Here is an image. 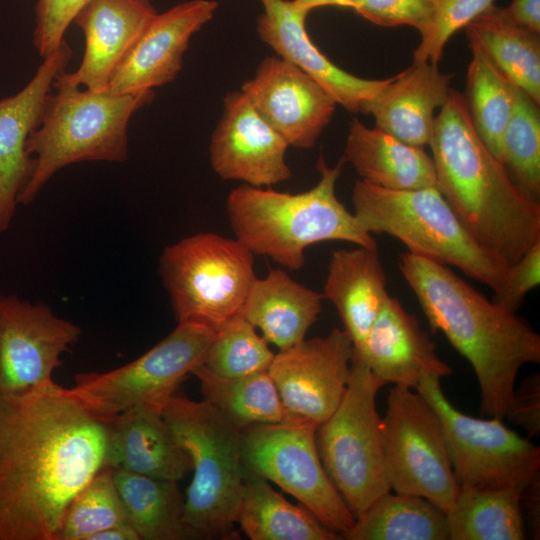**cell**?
<instances>
[{"instance_id":"obj_1","label":"cell","mask_w":540,"mask_h":540,"mask_svg":"<svg viewBox=\"0 0 540 540\" xmlns=\"http://www.w3.org/2000/svg\"><path fill=\"white\" fill-rule=\"evenodd\" d=\"M107 432L54 380L0 394V540H59L72 500L106 466Z\"/></svg>"},{"instance_id":"obj_2","label":"cell","mask_w":540,"mask_h":540,"mask_svg":"<svg viewBox=\"0 0 540 540\" xmlns=\"http://www.w3.org/2000/svg\"><path fill=\"white\" fill-rule=\"evenodd\" d=\"M399 269L431 328L472 366L481 415L506 418L518 372L526 364L540 362V336L446 265L407 251L400 255Z\"/></svg>"},{"instance_id":"obj_3","label":"cell","mask_w":540,"mask_h":540,"mask_svg":"<svg viewBox=\"0 0 540 540\" xmlns=\"http://www.w3.org/2000/svg\"><path fill=\"white\" fill-rule=\"evenodd\" d=\"M437 189L473 237L508 267L540 240V204L513 181L451 88L428 144Z\"/></svg>"},{"instance_id":"obj_4","label":"cell","mask_w":540,"mask_h":540,"mask_svg":"<svg viewBox=\"0 0 540 540\" xmlns=\"http://www.w3.org/2000/svg\"><path fill=\"white\" fill-rule=\"evenodd\" d=\"M329 167L317 162L320 178L301 193L279 192L247 184L233 189L226 200L230 226L253 255L265 256L289 270L305 264V250L323 241H346L377 248L367 232L339 201L336 183L344 163Z\"/></svg>"},{"instance_id":"obj_5","label":"cell","mask_w":540,"mask_h":540,"mask_svg":"<svg viewBox=\"0 0 540 540\" xmlns=\"http://www.w3.org/2000/svg\"><path fill=\"white\" fill-rule=\"evenodd\" d=\"M52 88L26 143L34 167L18 204L34 201L57 171L73 163L126 161L129 122L154 98L153 91L113 94L61 84Z\"/></svg>"},{"instance_id":"obj_6","label":"cell","mask_w":540,"mask_h":540,"mask_svg":"<svg viewBox=\"0 0 540 540\" xmlns=\"http://www.w3.org/2000/svg\"><path fill=\"white\" fill-rule=\"evenodd\" d=\"M354 216L370 234H388L408 252L458 268L498 291L508 266L483 248L437 187L392 190L359 179Z\"/></svg>"},{"instance_id":"obj_7","label":"cell","mask_w":540,"mask_h":540,"mask_svg":"<svg viewBox=\"0 0 540 540\" xmlns=\"http://www.w3.org/2000/svg\"><path fill=\"white\" fill-rule=\"evenodd\" d=\"M161 414L191 459L183 511L189 539L232 536L244 483L242 432L205 400L174 394Z\"/></svg>"},{"instance_id":"obj_8","label":"cell","mask_w":540,"mask_h":540,"mask_svg":"<svg viewBox=\"0 0 540 540\" xmlns=\"http://www.w3.org/2000/svg\"><path fill=\"white\" fill-rule=\"evenodd\" d=\"M384 385L354 351L346 391L316 430L323 467L355 519L390 491L376 407Z\"/></svg>"},{"instance_id":"obj_9","label":"cell","mask_w":540,"mask_h":540,"mask_svg":"<svg viewBox=\"0 0 540 540\" xmlns=\"http://www.w3.org/2000/svg\"><path fill=\"white\" fill-rule=\"evenodd\" d=\"M158 270L177 323L215 331L241 313L256 279L254 255L237 239L210 232L165 247Z\"/></svg>"},{"instance_id":"obj_10","label":"cell","mask_w":540,"mask_h":540,"mask_svg":"<svg viewBox=\"0 0 540 540\" xmlns=\"http://www.w3.org/2000/svg\"><path fill=\"white\" fill-rule=\"evenodd\" d=\"M215 330L191 322L173 331L140 357L106 372H83L70 388L94 415L110 422L135 407L161 411L182 381L202 364Z\"/></svg>"},{"instance_id":"obj_11","label":"cell","mask_w":540,"mask_h":540,"mask_svg":"<svg viewBox=\"0 0 540 540\" xmlns=\"http://www.w3.org/2000/svg\"><path fill=\"white\" fill-rule=\"evenodd\" d=\"M441 377H424L416 390L436 411L444 432L455 480L476 488L515 487L522 490L539 475L540 448L502 420L475 418L446 398Z\"/></svg>"},{"instance_id":"obj_12","label":"cell","mask_w":540,"mask_h":540,"mask_svg":"<svg viewBox=\"0 0 540 540\" xmlns=\"http://www.w3.org/2000/svg\"><path fill=\"white\" fill-rule=\"evenodd\" d=\"M380 430L390 490L424 497L446 512L459 485L434 408L417 390L394 386Z\"/></svg>"},{"instance_id":"obj_13","label":"cell","mask_w":540,"mask_h":540,"mask_svg":"<svg viewBox=\"0 0 540 540\" xmlns=\"http://www.w3.org/2000/svg\"><path fill=\"white\" fill-rule=\"evenodd\" d=\"M318 425L305 420L242 431L244 468L295 497L324 526L341 536L355 517L330 481L316 445Z\"/></svg>"},{"instance_id":"obj_14","label":"cell","mask_w":540,"mask_h":540,"mask_svg":"<svg viewBox=\"0 0 540 540\" xmlns=\"http://www.w3.org/2000/svg\"><path fill=\"white\" fill-rule=\"evenodd\" d=\"M81 328L43 302L0 293V394L53 381Z\"/></svg>"},{"instance_id":"obj_15","label":"cell","mask_w":540,"mask_h":540,"mask_svg":"<svg viewBox=\"0 0 540 540\" xmlns=\"http://www.w3.org/2000/svg\"><path fill=\"white\" fill-rule=\"evenodd\" d=\"M353 353L347 333L333 328L274 355L268 373L290 420L319 425L334 412L348 385Z\"/></svg>"},{"instance_id":"obj_16","label":"cell","mask_w":540,"mask_h":540,"mask_svg":"<svg viewBox=\"0 0 540 540\" xmlns=\"http://www.w3.org/2000/svg\"><path fill=\"white\" fill-rule=\"evenodd\" d=\"M287 142L312 148L329 124L335 100L311 77L281 57H266L240 89Z\"/></svg>"},{"instance_id":"obj_17","label":"cell","mask_w":540,"mask_h":540,"mask_svg":"<svg viewBox=\"0 0 540 540\" xmlns=\"http://www.w3.org/2000/svg\"><path fill=\"white\" fill-rule=\"evenodd\" d=\"M287 142L263 119L241 91L226 94L210 142V162L224 180L271 187L291 177Z\"/></svg>"},{"instance_id":"obj_18","label":"cell","mask_w":540,"mask_h":540,"mask_svg":"<svg viewBox=\"0 0 540 540\" xmlns=\"http://www.w3.org/2000/svg\"><path fill=\"white\" fill-rule=\"evenodd\" d=\"M73 51L64 39L17 93L0 99V232L6 231L15 213L18 197L34 167L26 143L42 117L55 79L66 71Z\"/></svg>"},{"instance_id":"obj_19","label":"cell","mask_w":540,"mask_h":540,"mask_svg":"<svg viewBox=\"0 0 540 540\" xmlns=\"http://www.w3.org/2000/svg\"><path fill=\"white\" fill-rule=\"evenodd\" d=\"M157 13L151 0H88L72 21L84 34L82 61L74 72L60 74L53 85L107 91Z\"/></svg>"},{"instance_id":"obj_20","label":"cell","mask_w":540,"mask_h":540,"mask_svg":"<svg viewBox=\"0 0 540 540\" xmlns=\"http://www.w3.org/2000/svg\"><path fill=\"white\" fill-rule=\"evenodd\" d=\"M215 0H188L157 13L111 79L107 92L135 94L172 82L192 36L213 18Z\"/></svg>"},{"instance_id":"obj_21","label":"cell","mask_w":540,"mask_h":540,"mask_svg":"<svg viewBox=\"0 0 540 540\" xmlns=\"http://www.w3.org/2000/svg\"><path fill=\"white\" fill-rule=\"evenodd\" d=\"M257 20L260 39L279 57L289 61L316 81L337 104L350 112H362L392 79H365L335 65L313 43L306 30L308 13L292 0H260Z\"/></svg>"},{"instance_id":"obj_22","label":"cell","mask_w":540,"mask_h":540,"mask_svg":"<svg viewBox=\"0 0 540 540\" xmlns=\"http://www.w3.org/2000/svg\"><path fill=\"white\" fill-rule=\"evenodd\" d=\"M355 353L386 384L416 390L428 375L441 378L451 368L436 353L435 344L418 320L390 296Z\"/></svg>"},{"instance_id":"obj_23","label":"cell","mask_w":540,"mask_h":540,"mask_svg":"<svg viewBox=\"0 0 540 540\" xmlns=\"http://www.w3.org/2000/svg\"><path fill=\"white\" fill-rule=\"evenodd\" d=\"M106 465L176 482L192 470L189 454L161 411L143 406L108 422Z\"/></svg>"},{"instance_id":"obj_24","label":"cell","mask_w":540,"mask_h":540,"mask_svg":"<svg viewBox=\"0 0 540 540\" xmlns=\"http://www.w3.org/2000/svg\"><path fill=\"white\" fill-rule=\"evenodd\" d=\"M451 75L438 64L414 63L391 81L370 101L362 113L372 115L376 128L410 145L429 144L435 111L445 103Z\"/></svg>"},{"instance_id":"obj_25","label":"cell","mask_w":540,"mask_h":540,"mask_svg":"<svg viewBox=\"0 0 540 540\" xmlns=\"http://www.w3.org/2000/svg\"><path fill=\"white\" fill-rule=\"evenodd\" d=\"M337 309L344 331L359 349L390 297L378 249L357 246L333 252L322 294Z\"/></svg>"},{"instance_id":"obj_26","label":"cell","mask_w":540,"mask_h":540,"mask_svg":"<svg viewBox=\"0 0 540 540\" xmlns=\"http://www.w3.org/2000/svg\"><path fill=\"white\" fill-rule=\"evenodd\" d=\"M343 159L362 180L386 189L437 187L433 160L423 147L367 127L358 119L350 123Z\"/></svg>"},{"instance_id":"obj_27","label":"cell","mask_w":540,"mask_h":540,"mask_svg":"<svg viewBox=\"0 0 540 540\" xmlns=\"http://www.w3.org/2000/svg\"><path fill=\"white\" fill-rule=\"evenodd\" d=\"M322 294L298 283L282 269H271L252 283L241 314L279 350L305 339L322 310Z\"/></svg>"},{"instance_id":"obj_28","label":"cell","mask_w":540,"mask_h":540,"mask_svg":"<svg viewBox=\"0 0 540 540\" xmlns=\"http://www.w3.org/2000/svg\"><path fill=\"white\" fill-rule=\"evenodd\" d=\"M236 523L251 540L342 539L304 506L292 504L267 479L246 468Z\"/></svg>"},{"instance_id":"obj_29","label":"cell","mask_w":540,"mask_h":540,"mask_svg":"<svg viewBox=\"0 0 540 540\" xmlns=\"http://www.w3.org/2000/svg\"><path fill=\"white\" fill-rule=\"evenodd\" d=\"M465 29L469 42L479 45L503 74L539 105V34L511 22L494 5Z\"/></svg>"},{"instance_id":"obj_30","label":"cell","mask_w":540,"mask_h":540,"mask_svg":"<svg viewBox=\"0 0 540 540\" xmlns=\"http://www.w3.org/2000/svg\"><path fill=\"white\" fill-rule=\"evenodd\" d=\"M520 492L515 487L459 486L445 512L449 540L524 539Z\"/></svg>"},{"instance_id":"obj_31","label":"cell","mask_w":540,"mask_h":540,"mask_svg":"<svg viewBox=\"0 0 540 540\" xmlns=\"http://www.w3.org/2000/svg\"><path fill=\"white\" fill-rule=\"evenodd\" d=\"M192 375L199 380L203 400L241 432L290 420L268 370L223 378L200 364Z\"/></svg>"},{"instance_id":"obj_32","label":"cell","mask_w":540,"mask_h":540,"mask_svg":"<svg viewBox=\"0 0 540 540\" xmlns=\"http://www.w3.org/2000/svg\"><path fill=\"white\" fill-rule=\"evenodd\" d=\"M348 540H449L446 513L428 499L388 491L342 536Z\"/></svg>"},{"instance_id":"obj_33","label":"cell","mask_w":540,"mask_h":540,"mask_svg":"<svg viewBox=\"0 0 540 540\" xmlns=\"http://www.w3.org/2000/svg\"><path fill=\"white\" fill-rule=\"evenodd\" d=\"M130 525L140 540L189 539L183 522L184 498L176 481L113 468Z\"/></svg>"},{"instance_id":"obj_34","label":"cell","mask_w":540,"mask_h":540,"mask_svg":"<svg viewBox=\"0 0 540 540\" xmlns=\"http://www.w3.org/2000/svg\"><path fill=\"white\" fill-rule=\"evenodd\" d=\"M471 60L467 70V108L473 125L501 161V141L511 117L517 87L476 43L469 42Z\"/></svg>"},{"instance_id":"obj_35","label":"cell","mask_w":540,"mask_h":540,"mask_svg":"<svg viewBox=\"0 0 540 540\" xmlns=\"http://www.w3.org/2000/svg\"><path fill=\"white\" fill-rule=\"evenodd\" d=\"M501 162L517 186L527 196L539 201V105L518 87L514 108L502 136Z\"/></svg>"},{"instance_id":"obj_36","label":"cell","mask_w":540,"mask_h":540,"mask_svg":"<svg viewBox=\"0 0 540 540\" xmlns=\"http://www.w3.org/2000/svg\"><path fill=\"white\" fill-rule=\"evenodd\" d=\"M274 355L265 338L239 313L215 331L201 365L216 376L237 378L268 370Z\"/></svg>"},{"instance_id":"obj_37","label":"cell","mask_w":540,"mask_h":540,"mask_svg":"<svg viewBox=\"0 0 540 540\" xmlns=\"http://www.w3.org/2000/svg\"><path fill=\"white\" fill-rule=\"evenodd\" d=\"M122 524L130 523L115 484L113 468L106 465L72 500L59 540H88L96 532Z\"/></svg>"},{"instance_id":"obj_38","label":"cell","mask_w":540,"mask_h":540,"mask_svg":"<svg viewBox=\"0 0 540 540\" xmlns=\"http://www.w3.org/2000/svg\"><path fill=\"white\" fill-rule=\"evenodd\" d=\"M493 6V0H431L429 20L420 32L413 62L438 64L449 39Z\"/></svg>"},{"instance_id":"obj_39","label":"cell","mask_w":540,"mask_h":540,"mask_svg":"<svg viewBox=\"0 0 540 540\" xmlns=\"http://www.w3.org/2000/svg\"><path fill=\"white\" fill-rule=\"evenodd\" d=\"M88 0H36L33 44L41 57L56 50L79 9Z\"/></svg>"},{"instance_id":"obj_40","label":"cell","mask_w":540,"mask_h":540,"mask_svg":"<svg viewBox=\"0 0 540 540\" xmlns=\"http://www.w3.org/2000/svg\"><path fill=\"white\" fill-rule=\"evenodd\" d=\"M353 10L375 25H407L420 33L429 20L431 0H356Z\"/></svg>"},{"instance_id":"obj_41","label":"cell","mask_w":540,"mask_h":540,"mask_svg":"<svg viewBox=\"0 0 540 540\" xmlns=\"http://www.w3.org/2000/svg\"><path fill=\"white\" fill-rule=\"evenodd\" d=\"M540 283V240L508 267L504 282L494 292L492 301L516 313L526 295Z\"/></svg>"},{"instance_id":"obj_42","label":"cell","mask_w":540,"mask_h":540,"mask_svg":"<svg viewBox=\"0 0 540 540\" xmlns=\"http://www.w3.org/2000/svg\"><path fill=\"white\" fill-rule=\"evenodd\" d=\"M510 422L521 426L529 436L540 433V376L532 374L515 389L506 414Z\"/></svg>"},{"instance_id":"obj_43","label":"cell","mask_w":540,"mask_h":540,"mask_svg":"<svg viewBox=\"0 0 540 540\" xmlns=\"http://www.w3.org/2000/svg\"><path fill=\"white\" fill-rule=\"evenodd\" d=\"M502 13L516 25L539 34L540 0H512Z\"/></svg>"},{"instance_id":"obj_44","label":"cell","mask_w":540,"mask_h":540,"mask_svg":"<svg viewBox=\"0 0 540 540\" xmlns=\"http://www.w3.org/2000/svg\"><path fill=\"white\" fill-rule=\"evenodd\" d=\"M540 475V474H539ZM537 475L520 492L522 512H525L533 534L539 538L540 528V479Z\"/></svg>"},{"instance_id":"obj_45","label":"cell","mask_w":540,"mask_h":540,"mask_svg":"<svg viewBox=\"0 0 540 540\" xmlns=\"http://www.w3.org/2000/svg\"><path fill=\"white\" fill-rule=\"evenodd\" d=\"M88 540H140L130 524L109 527L91 535Z\"/></svg>"},{"instance_id":"obj_46","label":"cell","mask_w":540,"mask_h":540,"mask_svg":"<svg viewBox=\"0 0 540 540\" xmlns=\"http://www.w3.org/2000/svg\"><path fill=\"white\" fill-rule=\"evenodd\" d=\"M293 4L299 10L309 14L315 8L323 6L354 7L356 0H292Z\"/></svg>"}]
</instances>
